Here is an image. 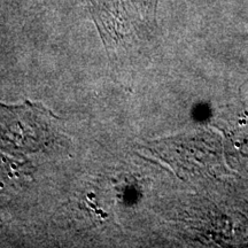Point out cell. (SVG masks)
<instances>
[{"mask_svg":"<svg viewBox=\"0 0 248 248\" xmlns=\"http://www.w3.org/2000/svg\"><path fill=\"white\" fill-rule=\"evenodd\" d=\"M53 119V114L40 105H0V146L14 151L40 148L51 139Z\"/></svg>","mask_w":248,"mask_h":248,"instance_id":"1","label":"cell"}]
</instances>
